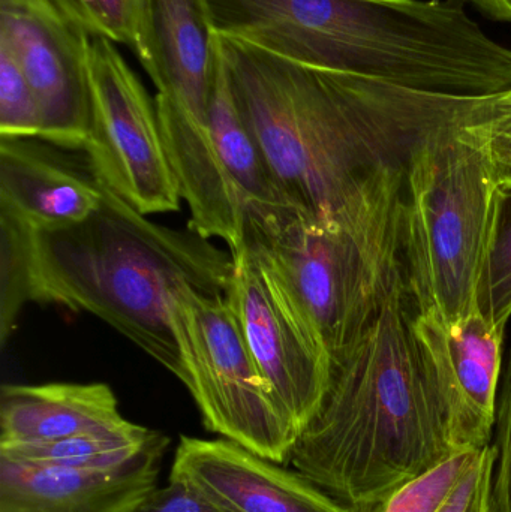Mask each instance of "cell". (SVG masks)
Segmentation results:
<instances>
[{
	"label": "cell",
	"instance_id": "cell-1",
	"mask_svg": "<svg viewBox=\"0 0 511 512\" xmlns=\"http://www.w3.org/2000/svg\"><path fill=\"white\" fill-rule=\"evenodd\" d=\"M218 47L270 174L312 221L350 218L402 188L417 143L479 99L297 65L225 36Z\"/></svg>",
	"mask_w": 511,
	"mask_h": 512
},
{
	"label": "cell",
	"instance_id": "cell-2",
	"mask_svg": "<svg viewBox=\"0 0 511 512\" xmlns=\"http://www.w3.org/2000/svg\"><path fill=\"white\" fill-rule=\"evenodd\" d=\"M416 315L402 276L332 360L323 402L291 453L288 465L354 512L461 454L414 334Z\"/></svg>",
	"mask_w": 511,
	"mask_h": 512
},
{
	"label": "cell",
	"instance_id": "cell-3",
	"mask_svg": "<svg viewBox=\"0 0 511 512\" xmlns=\"http://www.w3.org/2000/svg\"><path fill=\"white\" fill-rule=\"evenodd\" d=\"M233 267L212 240L149 221L104 185L89 218L35 231L32 301L92 313L182 382L171 300L185 286L227 295Z\"/></svg>",
	"mask_w": 511,
	"mask_h": 512
},
{
	"label": "cell",
	"instance_id": "cell-4",
	"mask_svg": "<svg viewBox=\"0 0 511 512\" xmlns=\"http://www.w3.org/2000/svg\"><path fill=\"white\" fill-rule=\"evenodd\" d=\"M479 99L473 110L431 129L405 170V283L417 315L446 325L479 310L480 283L503 201L473 125Z\"/></svg>",
	"mask_w": 511,
	"mask_h": 512
},
{
	"label": "cell",
	"instance_id": "cell-5",
	"mask_svg": "<svg viewBox=\"0 0 511 512\" xmlns=\"http://www.w3.org/2000/svg\"><path fill=\"white\" fill-rule=\"evenodd\" d=\"M402 188L332 222L297 215L243 243L263 249L320 334L330 360L353 345L404 276Z\"/></svg>",
	"mask_w": 511,
	"mask_h": 512
},
{
	"label": "cell",
	"instance_id": "cell-6",
	"mask_svg": "<svg viewBox=\"0 0 511 512\" xmlns=\"http://www.w3.org/2000/svg\"><path fill=\"white\" fill-rule=\"evenodd\" d=\"M155 102L168 159L191 212V230L222 240L233 252L246 239L300 215L276 185L240 116L222 63L207 123L168 96L158 93Z\"/></svg>",
	"mask_w": 511,
	"mask_h": 512
},
{
	"label": "cell",
	"instance_id": "cell-7",
	"mask_svg": "<svg viewBox=\"0 0 511 512\" xmlns=\"http://www.w3.org/2000/svg\"><path fill=\"white\" fill-rule=\"evenodd\" d=\"M170 321L188 388L204 427L288 465L299 432L261 373L227 295L179 289Z\"/></svg>",
	"mask_w": 511,
	"mask_h": 512
},
{
	"label": "cell",
	"instance_id": "cell-8",
	"mask_svg": "<svg viewBox=\"0 0 511 512\" xmlns=\"http://www.w3.org/2000/svg\"><path fill=\"white\" fill-rule=\"evenodd\" d=\"M90 126L83 152L101 182L144 216L176 213L182 195L156 102L114 42L90 39Z\"/></svg>",
	"mask_w": 511,
	"mask_h": 512
},
{
	"label": "cell",
	"instance_id": "cell-9",
	"mask_svg": "<svg viewBox=\"0 0 511 512\" xmlns=\"http://www.w3.org/2000/svg\"><path fill=\"white\" fill-rule=\"evenodd\" d=\"M230 254L228 301L261 373L300 435L326 394L329 352L263 249L242 245Z\"/></svg>",
	"mask_w": 511,
	"mask_h": 512
},
{
	"label": "cell",
	"instance_id": "cell-10",
	"mask_svg": "<svg viewBox=\"0 0 511 512\" xmlns=\"http://www.w3.org/2000/svg\"><path fill=\"white\" fill-rule=\"evenodd\" d=\"M90 39L50 0H0V47L35 92L39 138L77 152L89 135Z\"/></svg>",
	"mask_w": 511,
	"mask_h": 512
},
{
	"label": "cell",
	"instance_id": "cell-11",
	"mask_svg": "<svg viewBox=\"0 0 511 512\" xmlns=\"http://www.w3.org/2000/svg\"><path fill=\"white\" fill-rule=\"evenodd\" d=\"M414 334L446 406L455 447L464 453L491 445L506 328L477 310L456 325L416 315Z\"/></svg>",
	"mask_w": 511,
	"mask_h": 512
},
{
	"label": "cell",
	"instance_id": "cell-12",
	"mask_svg": "<svg viewBox=\"0 0 511 512\" xmlns=\"http://www.w3.org/2000/svg\"><path fill=\"white\" fill-rule=\"evenodd\" d=\"M170 442L156 432L137 457L105 469L29 465L0 457V512H138L159 487Z\"/></svg>",
	"mask_w": 511,
	"mask_h": 512
},
{
	"label": "cell",
	"instance_id": "cell-13",
	"mask_svg": "<svg viewBox=\"0 0 511 512\" xmlns=\"http://www.w3.org/2000/svg\"><path fill=\"white\" fill-rule=\"evenodd\" d=\"M285 466L230 439L183 435L170 475L197 484L233 512H354Z\"/></svg>",
	"mask_w": 511,
	"mask_h": 512
},
{
	"label": "cell",
	"instance_id": "cell-14",
	"mask_svg": "<svg viewBox=\"0 0 511 512\" xmlns=\"http://www.w3.org/2000/svg\"><path fill=\"white\" fill-rule=\"evenodd\" d=\"M77 150L41 138H0V212L36 233L80 224L99 206L104 183Z\"/></svg>",
	"mask_w": 511,
	"mask_h": 512
},
{
	"label": "cell",
	"instance_id": "cell-15",
	"mask_svg": "<svg viewBox=\"0 0 511 512\" xmlns=\"http://www.w3.org/2000/svg\"><path fill=\"white\" fill-rule=\"evenodd\" d=\"M132 50L159 95L207 123L221 65L207 0H140Z\"/></svg>",
	"mask_w": 511,
	"mask_h": 512
},
{
	"label": "cell",
	"instance_id": "cell-16",
	"mask_svg": "<svg viewBox=\"0 0 511 512\" xmlns=\"http://www.w3.org/2000/svg\"><path fill=\"white\" fill-rule=\"evenodd\" d=\"M128 421L104 382L8 384L0 391V448L101 432Z\"/></svg>",
	"mask_w": 511,
	"mask_h": 512
},
{
	"label": "cell",
	"instance_id": "cell-17",
	"mask_svg": "<svg viewBox=\"0 0 511 512\" xmlns=\"http://www.w3.org/2000/svg\"><path fill=\"white\" fill-rule=\"evenodd\" d=\"M158 430L128 423L101 432L81 433L42 444L0 448V457L14 462L59 468L105 469L128 463L152 441Z\"/></svg>",
	"mask_w": 511,
	"mask_h": 512
},
{
	"label": "cell",
	"instance_id": "cell-18",
	"mask_svg": "<svg viewBox=\"0 0 511 512\" xmlns=\"http://www.w3.org/2000/svg\"><path fill=\"white\" fill-rule=\"evenodd\" d=\"M35 230L0 212V345L5 348L18 316L32 301Z\"/></svg>",
	"mask_w": 511,
	"mask_h": 512
},
{
	"label": "cell",
	"instance_id": "cell-19",
	"mask_svg": "<svg viewBox=\"0 0 511 512\" xmlns=\"http://www.w3.org/2000/svg\"><path fill=\"white\" fill-rule=\"evenodd\" d=\"M477 306L486 321L507 327L511 318V194H503Z\"/></svg>",
	"mask_w": 511,
	"mask_h": 512
},
{
	"label": "cell",
	"instance_id": "cell-20",
	"mask_svg": "<svg viewBox=\"0 0 511 512\" xmlns=\"http://www.w3.org/2000/svg\"><path fill=\"white\" fill-rule=\"evenodd\" d=\"M41 113L21 66L0 47V138H39Z\"/></svg>",
	"mask_w": 511,
	"mask_h": 512
},
{
	"label": "cell",
	"instance_id": "cell-21",
	"mask_svg": "<svg viewBox=\"0 0 511 512\" xmlns=\"http://www.w3.org/2000/svg\"><path fill=\"white\" fill-rule=\"evenodd\" d=\"M90 38L134 47L140 0H50Z\"/></svg>",
	"mask_w": 511,
	"mask_h": 512
},
{
	"label": "cell",
	"instance_id": "cell-22",
	"mask_svg": "<svg viewBox=\"0 0 511 512\" xmlns=\"http://www.w3.org/2000/svg\"><path fill=\"white\" fill-rule=\"evenodd\" d=\"M480 451V450H479ZM479 451L456 454L423 477L399 487L374 507L360 512H435L461 480Z\"/></svg>",
	"mask_w": 511,
	"mask_h": 512
},
{
	"label": "cell",
	"instance_id": "cell-23",
	"mask_svg": "<svg viewBox=\"0 0 511 512\" xmlns=\"http://www.w3.org/2000/svg\"><path fill=\"white\" fill-rule=\"evenodd\" d=\"M497 453L494 445L482 448L452 492L435 512H492Z\"/></svg>",
	"mask_w": 511,
	"mask_h": 512
},
{
	"label": "cell",
	"instance_id": "cell-24",
	"mask_svg": "<svg viewBox=\"0 0 511 512\" xmlns=\"http://www.w3.org/2000/svg\"><path fill=\"white\" fill-rule=\"evenodd\" d=\"M495 466L492 512H511V355L501 373L495 412Z\"/></svg>",
	"mask_w": 511,
	"mask_h": 512
},
{
	"label": "cell",
	"instance_id": "cell-25",
	"mask_svg": "<svg viewBox=\"0 0 511 512\" xmlns=\"http://www.w3.org/2000/svg\"><path fill=\"white\" fill-rule=\"evenodd\" d=\"M138 512H233L186 478L170 475Z\"/></svg>",
	"mask_w": 511,
	"mask_h": 512
},
{
	"label": "cell",
	"instance_id": "cell-26",
	"mask_svg": "<svg viewBox=\"0 0 511 512\" xmlns=\"http://www.w3.org/2000/svg\"><path fill=\"white\" fill-rule=\"evenodd\" d=\"M473 125L495 182L503 194H511V114L474 120Z\"/></svg>",
	"mask_w": 511,
	"mask_h": 512
},
{
	"label": "cell",
	"instance_id": "cell-27",
	"mask_svg": "<svg viewBox=\"0 0 511 512\" xmlns=\"http://www.w3.org/2000/svg\"><path fill=\"white\" fill-rule=\"evenodd\" d=\"M511 114V90L494 96H483L477 108L479 120Z\"/></svg>",
	"mask_w": 511,
	"mask_h": 512
},
{
	"label": "cell",
	"instance_id": "cell-28",
	"mask_svg": "<svg viewBox=\"0 0 511 512\" xmlns=\"http://www.w3.org/2000/svg\"><path fill=\"white\" fill-rule=\"evenodd\" d=\"M477 6L483 14L494 20L511 23V0H461Z\"/></svg>",
	"mask_w": 511,
	"mask_h": 512
}]
</instances>
